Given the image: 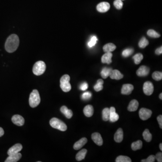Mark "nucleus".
<instances>
[{
  "label": "nucleus",
  "instance_id": "23",
  "mask_svg": "<svg viewBox=\"0 0 162 162\" xmlns=\"http://www.w3.org/2000/svg\"><path fill=\"white\" fill-rule=\"evenodd\" d=\"M88 150L85 149H82L79 152H78L77 155L76 156V159L77 161H81L84 159L86 155L87 154Z\"/></svg>",
  "mask_w": 162,
  "mask_h": 162
},
{
  "label": "nucleus",
  "instance_id": "31",
  "mask_svg": "<svg viewBox=\"0 0 162 162\" xmlns=\"http://www.w3.org/2000/svg\"><path fill=\"white\" fill-rule=\"evenodd\" d=\"M143 59V56L140 53L136 54L133 57V59L134 60L135 64L136 65H139L140 64Z\"/></svg>",
  "mask_w": 162,
  "mask_h": 162
},
{
  "label": "nucleus",
  "instance_id": "30",
  "mask_svg": "<svg viewBox=\"0 0 162 162\" xmlns=\"http://www.w3.org/2000/svg\"><path fill=\"white\" fill-rule=\"evenodd\" d=\"M149 41H148L146 38L145 37H142L140 41L138 43L139 47L141 48H145L146 46L149 45Z\"/></svg>",
  "mask_w": 162,
  "mask_h": 162
},
{
  "label": "nucleus",
  "instance_id": "19",
  "mask_svg": "<svg viewBox=\"0 0 162 162\" xmlns=\"http://www.w3.org/2000/svg\"><path fill=\"white\" fill-rule=\"evenodd\" d=\"M139 103L136 99H133L130 102L127 107L128 111L131 112L135 111L138 109Z\"/></svg>",
  "mask_w": 162,
  "mask_h": 162
},
{
  "label": "nucleus",
  "instance_id": "25",
  "mask_svg": "<svg viewBox=\"0 0 162 162\" xmlns=\"http://www.w3.org/2000/svg\"><path fill=\"white\" fill-rule=\"evenodd\" d=\"M112 70L111 68H106V67L103 68L101 73L102 77L103 79H107L108 77H109Z\"/></svg>",
  "mask_w": 162,
  "mask_h": 162
},
{
  "label": "nucleus",
  "instance_id": "33",
  "mask_svg": "<svg viewBox=\"0 0 162 162\" xmlns=\"http://www.w3.org/2000/svg\"><path fill=\"white\" fill-rule=\"evenodd\" d=\"M147 35L149 37L153 38H159L160 37V35L157 33L156 31L153 29H149L147 31Z\"/></svg>",
  "mask_w": 162,
  "mask_h": 162
},
{
  "label": "nucleus",
  "instance_id": "22",
  "mask_svg": "<svg viewBox=\"0 0 162 162\" xmlns=\"http://www.w3.org/2000/svg\"><path fill=\"white\" fill-rule=\"evenodd\" d=\"M60 111L62 113H63L67 118H71L73 116V113L72 111L70 109H68L65 106H62L60 108Z\"/></svg>",
  "mask_w": 162,
  "mask_h": 162
},
{
  "label": "nucleus",
  "instance_id": "44",
  "mask_svg": "<svg viewBox=\"0 0 162 162\" xmlns=\"http://www.w3.org/2000/svg\"><path fill=\"white\" fill-rule=\"evenodd\" d=\"M4 130L3 129V128L0 127V137H1V136H3L4 135Z\"/></svg>",
  "mask_w": 162,
  "mask_h": 162
},
{
  "label": "nucleus",
  "instance_id": "32",
  "mask_svg": "<svg viewBox=\"0 0 162 162\" xmlns=\"http://www.w3.org/2000/svg\"><path fill=\"white\" fill-rule=\"evenodd\" d=\"M116 162H131V160L127 156L120 155L118 156L116 159Z\"/></svg>",
  "mask_w": 162,
  "mask_h": 162
},
{
  "label": "nucleus",
  "instance_id": "34",
  "mask_svg": "<svg viewBox=\"0 0 162 162\" xmlns=\"http://www.w3.org/2000/svg\"><path fill=\"white\" fill-rule=\"evenodd\" d=\"M152 78L156 81L161 80L162 79V72L155 71L152 74Z\"/></svg>",
  "mask_w": 162,
  "mask_h": 162
},
{
  "label": "nucleus",
  "instance_id": "45",
  "mask_svg": "<svg viewBox=\"0 0 162 162\" xmlns=\"http://www.w3.org/2000/svg\"><path fill=\"white\" fill-rule=\"evenodd\" d=\"M159 148H160V150L162 151V144L160 143L159 145Z\"/></svg>",
  "mask_w": 162,
  "mask_h": 162
},
{
  "label": "nucleus",
  "instance_id": "6",
  "mask_svg": "<svg viewBox=\"0 0 162 162\" xmlns=\"http://www.w3.org/2000/svg\"><path fill=\"white\" fill-rule=\"evenodd\" d=\"M152 113V111L146 108H140L139 113L140 117L142 120H146L150 118Z\"/></svg>",
  "mask_w": 162,
  "mask_h": 162
},
{
  "label": "nucleus",
  "instance_id": "35",
  "mask_svg": "<svg viewBox=\"0 0 162 162\" xmlns=\"http://www.w3.org/2000/svg\"><path fill=\"white\" fill-rule=\"evenodd\" d=\"M134 52V50L132 48H127L125 49L122 51V55L124 57H127L130 56Z\"/></svg>",
  "mask_w": 162,
  "mask_h": 162
},
{
  "label": "nucleus",
  "instance_id": "38",
  "mask_svg": "<svg viewBox=\"0 0 162 162\" xmlns=\"http://www.w3.org/2000/svg\"><path fill=\"white\" fill-rule=\"evenodd\" d=\"M92 97V93L90 92H85L82 94V98L84 100H88L91 98Z\"/></svg>",
  "mask_w": 162,
  "mask_h": 162
},
{
  "label": "nucleus",
  "instance_id": "17",
  "mask_svg": "<svg viewBox=\"0 0 162 162\" xmlns=\"http://www.w3.org/2000/svg\"><path fill=\"white\" fill-rule=\"evenodd\" d=\"M113 54L111 52H106L102 56V61L104 64H110L112 63Z\"/></svg>",
  "mask_w": 162,
  "mask_h": 162
},
{
  "label": "nucleus",
  "instance_id": "11",
  "mask_svg": "<svg viewBox=\"0 0 162 162\" xmlns=\"http://www.w3.org/2000/svg\"><path fill=\"white\" fill-rule=\"evenodd\" d=\"M92 140H93L95 143L99 146H102L103 143V140L102 136L98 132H95L92 135Z\"/></svg>",
  "mask_w": 162,
  "mask_h": 162
},
{
  "label": "nucleus",
  "instance_id": "4",
  "mask_svg": "<svg viewBox=\"0 0 162 162\" xmlns=\"http://www.w3.org/2000/svg\"><path fill=\"white\" fill-rule=\"evenodd\" d=\"M70 76L68 74L64 75L61 78L60 86L63 92H70L71 89V86L70 83Z\"/></svg>",
  "mask_w": 162,
  "mask_h": 162
},
{
  "label": "nucleus",
  "instance_id": "27",
  "mask_svg": "<svg viewBox=\"0 0 162 162\" xmlns=\"http://www.w3.org/2000/svg\"><path fill=\"white\" fill-rule=\"evenodd\" d=\"M110 109L108 108H104L102 111V118L104 121L109 120Z\"/></svg>",
  "mask_w": 162,
  "mask_h": 162
},
{
  "label": "nucleus",
  "instance_id": "43",
  "mask_svg": "<svg viewBox=\"0 0 162 162\" xmlns=\"http://www.w3.org/2000/svg\"><path fill=\"white\" fill-rule=\"evenodd\" d=\"M162 47H161L158 49H156L155 51V53L158 55H160L162 53Z\"/></svg>",
  "mask_w": 162,
  "mask_h": 162
},
{
  "label": "nucleus",
  "instance_id": "28",
  "mask_svg": "<svg viewBox=\"0 0 162 162\" xmlns=\"http://www.w3.org/2000/svg\"><path fill=\"white\" fill-rule=\"evenodd\" d=\"M103 84L104 81L102 79H99L98 80L97 84L94 87L95 90L97 92L102 90L103 89Z\"/></svg>",
  "mask_w": 162,
  "mask_h": 162
},
{
  "label": "nucleus",
  "instance_id": "24",
  "mask_svg": "<svg viewBox=\"0 0 162 162\" xmlns=\"http://www.w3.org/2000/svg\"><path fill=\"white\" fill-rule=\"evenodd\" d=\"M116 47L113 43H108L103 47L104 51L105 52H111L115 50Z\"/></svg>",
  "mask_w": 162,
  "mask_h": 162
},
{
  "label": "nucleus",
  "instance_id": "37",
  "mask_svg": "<svg viewBox=\"0 0 162 162\" xmlns=\"http://www.w3.org/2000/svg\"><path fill=\"white\" fill-rule=\"evenodd\" d=\"M97 37L96 36H93L90 38L89 42H88V46L89 47H94L97 43Z\"/></svg>",
  "mask_w": 162,
  "mask_h": 162
},
{
  "label": "nucleus",
  "instance_id": "14",
  "mask_svg": "<svg viewBox=\"0 0 162 162\" xmlns=\"http://www.w3.org/2000/svg\"><path fill=\"white\" fill-rule=\"evenodd\" d=\"M110 109V116H109V120L111 122H115L119 119V116L116 112L115 108L111 107Z\"/></svg>",
  "mask_w": 162,
  "mask_h": 162
},
{
  "label": "nucleus",
  "instance_id": "1",
  "mask_svg": "<svg viewBox=\"0 0 162 162\" xmlns=\"http://www.w3.org/2000/svg\"><path fill=\"white\" fill-rule=\"evenodd\" d=\"M19 44V38L17 35L13 34L8 38L5 43L6 50L9 53H12L16 51Z\"/></svg>",
  "mask_w": 162,
  "mask_h": 162
},
{
  "label": "nucleus",
  "instance_id": "13",
  "mask_svg": "<svg viewBox=\"0 0 162 162\" xmlns=\"http://www.w3.org/2000/svg\"><path fill=\"white\" fill-rule=\"evenodd\" d=\"M134 87L132 85L130 84H126L122 86L121 93L122 94L128 95L131 93Z\"/></svg>",
  "mask_w": 162,
  "mask_h": 162
},
{
  "label": "nucleus",
  "instance_id": "2",
  "mask_svg": "<svg viewBox=\"0 0 162 162\" xmlns=\"http://www.w3.org/2000/svg\"><path fill=\"white\" fill-rule=\"evenodd\" d=\"M41 102L40 95L37 90H34L30 94L29 97V103L32 108L38 106Z\"/></svg>",
  "mask_w": 162,
  "mask_h": 162
},
{
  "label": "nucleus",
  "instance_id": "12",
  "mask_svg": "<svg viewBox=\"0 0 162 162\" xmlns=\"http://www.w3.org/2000/svg\"><path fill=\"white\" fill-rule=\"evenodd\" d=\"M11 120L15 124L18 126H22L24 124V119L23 117L19 115H15L13 116Z\"/></svg>",
  "mask_w": 162,
  "mask_h": 162
},
{
  "label": "nucleus",
  "instance_id": "20",
  "mask_svg": "<svg viewBox=\"0 0 162 162\" xmlns=\"http://www.w3.org/2000/svg\"><path fill=\"white\" fill-rule=\"evenodd\" d=\"M85 115L87 117H90L93 115L94 113V108L91 105H88L85 107L83 109Z\"/></svg>",
  "mask_w": 162,
  "mask_h": 162
},
{
  "label": "nucleus",
  "instance_id": "8",
  "mask_svg": "<svg viewBox=\"0 0 162 162\" xmlns=\"http://www.w3.org/2000/svg\"><path fill=\"white\" fill-rule=\"evenodd\" d=\"M23 149V146L20 144H16L9 149L7 152L8 155H12L16 154L20 152Z\"/></svg>",
  "mask_w": 162,
  "mask_h": 162
},
{
  "label": "nucleus",
  "instance_id": "40",
  "mask_svg": "<svg viewBox=\"0 0 162 162\" xmlns=\"http://www.w3.org/2000/svg\"><path fill=\"white\" fill-rule=\"evenodd\" d=\"M88 88V85L86 82H84V83H82L80 86V89L81 90H83V91H85V90H86Z\"/></svg>",
  "mask_w": 162,
  "mask_h": 162
},
{
  "label": "nucleus",
  "instance_id": "29",
  "mask_svg": "<svg viewBox=\"0 0 162 162\" xmlns=\"http://www.w3.org/2000/svg\"><path fill=\"white\" fill-rule=\"evenodd\" d=\"M143 136L145 140L147 142H150L152 140V136L148 129H145L143 133Z\"/></svg>",
  "mask_w": 162,
  "mask_h": 162
},
{
  "label": "nucleus",
  "instance_id": "46",
  "mask_svg": "<svg viewBox=\"0 0 162 162\" xmlns=\"http://www.w3.org/2000/svg\"><path fill=\"white\" fill-rule=\"evenodd\" d=\"M159 98L161 99H162V93H161L160 95H159Z\"/></svg>",
  "mask_w": 162,
  "mask_h": 162
},
{
  "label": "nucleus",
  "instance_id": "36",
  "mask_svg": "<svg viewBox=\"0 0 162 162\" xmlns=\"http://www.w3.org/2000/svg\"><path fill=\"white\" fill-rule=\"evenodd\" d=\"M113 5L118 10H121L123 6V2L121 0H115L113 2Z\"/></svg>",
  "mask_w": 162,
  "mask_h": 162
},
{
  "label": "nucleus",
  "instance_id": "39",
  "mask_svg": "<svg viewBox=\"0 0 162 162\" xmlns=\"http://www.w3.org/2000/svg\"><path fill=\"white\" fill-rule=\"evenodd\" d=\"M155 156L154 155H151L149 156L148 158L145 159H142L141 162H154L155 160Z\"/></svg>",
  "mask_w": 162,
  "mask_h": 162
},
{
  "label": "nucleus",
  "instance_id": "47",
  "mask_svg": "<svg viewBox=\"0 0 162 162\" xmlns=\"http://www.w3.org/2000/svg\"><path fill=\"white\" fill-rule=\"evenodd\" d=\"M121 1H124V0H121Z\"/></svg>",
  "mask_w": 162,
  "mask_h": 162
},
{
  "label": "nucleus",
  "instance_id": "16",
  "mask_svg": "<svg viewBox=\"0 0 162 162\" xmlns=\"http://www.w3.org/2000/svg\"><path fill=\"white\" fill-rule=\"evenodd\" d=\"M109 77L112 79L120 80L122 79L123 75L118 70H112Z\"/></svg>",
  "mask_w": 162,
  "mask_h": 162
},
{
  "label": "nucleus",
  "instance_id": "18",
  "mask_svg": "<svg viewBox=\"0 0 162 162\" xmlns=\"http://www.w3.org/2000/svg\"><path fill=\"white\" fill-rule=\"evenodd\" d=\"M123 132L122 129L119 128L114 135V140L118 143H120L123 140Z\"/></svg>",
  "mask_w": 162,
  "mask_h": 162
},
{
  "label": "nucleus",
  "instance_id": "3",
  "mask_svg": "<svg viewBox=\"0 0 162 162\" xmlns=\"http://www.w3.org/2000/svg\"><path fill=\"white\" fill-rule=\"evenodd\" d=\"M50 125L61 131H65L67 129L66 125L63 122L56 118H51L50 121Z\"/></svg>",
  "mask_w": 162,
  "mask_h": 162
},
{
  "label": "nucleus",
  "instance_id": "10",
  "mask_svg": "<svg viewBox=\"0 0 162 162\" xmlns=\"http://www.w3.org/2000/svg\"><path fill=\"white\" fill-rule=\"evenodd\" d=\"M149 69L145 66L142 65L136 71V74L139 77H145L149 74Z\"/></svg>",
  "mask_w": 162,
  "mask_h": 162
},
{
  "label": "nucleus",
  "instance_id": "26",
  "mask_svg": "<svg viewBox=\"0 0 162 162\" xmlns=\"http://www.w3.org/2000/svg\"><path fill=\"white\" fill-rule=\"evenodd\" d=\"M142 142L140 140H138L136 142H134L132 143L131 145V148L132 150L134 151L140 149L142 148Z\"/></svg>",
  "mask_w": 162,
  "mask_h": 162
},
{
  "label": "nucleus",
  "instance_id": "42",
  "mask_svg": "<svg viewBox=\"0 0 162 162\" xmlns=\"http://www.w3.org/2000/svg\"><path fill=\"white\" fill-rule=\"evenodd\" d=\"M157 120L158 121L159 123V127L160 128H162V116L161 115L157 117Z\"/></svg>",
  "mask_w": 162,
  "mask_h": 162
},
{
  "label": "nucleus",
  "instance_id": "15",
  "mask_svg": "<svg viewBox=\"0 0 162 162\" xmlns=\"http://www.w3.org/2000/svg\"><path fill=\"white\" fill-rule=\"evenodd\" d=\"M87 142H88V140L87 138L85 137L82 138L74 144V149L75 150H79L80 149L86 144L87 143Z\"/></svg>",
  "mask_w": 162,
  "mask_h": 162
},
{
  "label": "nucleus",
  "instance_id": "5",
  "mask_svg": "<svg viewBox=\"0 0 162 162\" xmlns=\"http://www.w3.org/2000/svg\"><path fill=\"white\" fill-rule=\"evenodd\" d=\"M46 65L42 61H39L34 64L33 67V72L37 76L41 75L45 72Z\"/></svg>",
  "mask_w": 162,
  "mask_h": 162
},
{
  "label": "nucleus",
  "instance_id": "21",
  "mask_svg": "<svg viewBox=\"0 0 162 162\" xmlns=\"http://www.w3.org/2000/svg\"><path fill=\"white\" fill-rule=\"evenodd\" d=\"M21 157L22 154L19 153L14 155H9L6 160L5 162H16L21 159Z\"/></svg>",
  "mask_w": 162,
  "mask_h": 162
},
{
  "label": "nucleus",
  "instance_id": "41",
  "mask_svg": "<svg viewBox=\"0 0 162 162\" xmlns=\"http://www.w3.org/2000/svg\"><path fill=\"white\" fill-rule=\"evenodd\" d=\"M155 159H157L158 162H162V153L161 152H159L155 155Z\"/></svg>",
  "mask_w": 162,
  "mask_h": 162
},
{
  "label": "nucleus",
  "instance_id": "9",
  "mask_svg": "<svg viewBox=\"0 0 162 162\" xmlns=\"http://www.w3.org/2000/svg\"><path fill=\"white\" fill-rule=\"evenodd\" d=\"M111 6L108 2H102L98 4L97 6V10L101 13H104L109 10Z\"/></svg>",
  "mask_w": 162,
  "mask_h": 162
},
{
  "label": "nucleus",
  "instance_id": "7",
  "mask_svg": "<svg viewBox=\"0 0 162 162\" xmlns=\"http://www.w3.org/2000/svg\"><path fill=\"white\" fill-rule=\"evenodd\" d=\"M154 90V85L151 82L147 81L144 83L143 85V91L146 95L150 96L153 93Z\"/></svg>",
  "mask_w": 162,
  "mask_h": 162
}]
</instances>
